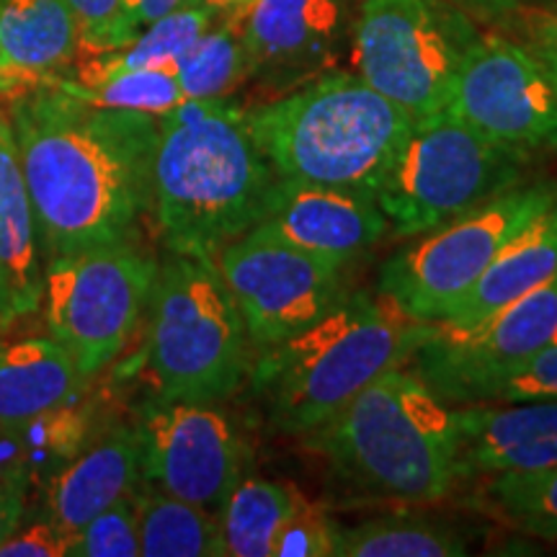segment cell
I'll return each instance as SVG.
<instances>
[{
    "label": "cell",
    "mask_w": 557,
    "mask_h": 557,
    "mask_svg": "<svg viewBox=\"0 0 557 557\" xmlns=\"http://www.w3.org/2000/svg\"><path fill=\"white\" fill-rule=\"evenodd\" d=\"M47 261L135 238L150 212L158 116L75 99L54 78L9 114Z\"/></svg>",
    "instance_id": "6da1fadb"
},
{
    "label": "cell",
    "mask_w": 557,
    "mask_h": 557,
    "mask_svg": "<svg viewBox=\"0 0 557 557\" xmlns=\"http://www.w3.org/2000/svg\"><path fill=\"white\" fill-rule=\"evenodd\" d=\"M271 181L238 103L184 99L158 116L150 214L169 253L214 259L253 227Z\"/></svg>",
    "instance_id": "7a4b0ae2"
},
{
    "label": "cell",
    "mask_w": 557,
    "mask_h": 557,
    "mask_svg": "<svg viewBox=\"0 0 557 557\" xmlns=\"http://www.w3.org/2000/svg\"><path fill=\"white\" fill-rule=\"evenodd\" d=\"M434 325L382 292L344 295L308 329L256 354L250 387L271 429L305 436L382 372L413 361Z\"/></svg>",
    "instance_id": "3957f363"
},
{
    "label": "cell",
    "mask_w": 557,
    "mask_h": 557,
    "mask_svg": "<svg viewBox=\"0 0 557 557\" xmlns=\"http://www.w3.org/2000/svg\"><path fill=\"white\" fill-rule=\"evenodd\" d=\"M305 442L382 498L434 504L459 485L451 408L408 367L382 372Z\"/></svg>",
    "instance_id": "277c9868"
},
{
    "label": "cell",
    "mask_w": 557,
    "mask_h": 557,
    "mask_svg": "<svg viewBox=\"0 0 557 557\" xmlns=\"http://www.w3.org/2000/svg\"><path fill=\"white\" fill-rule=\"evenodd\" d=\"M246 122L276 176L372 197L413 122L359 75L329 73L282 99L246 109Z\"/></svg>",
    "instance_id": "5b68a950"
},
{
    "label": "cell",
    "mask_w": 557,
    "mask_h": 557,
    "mask_svg": "<svg viewBox=\"0 0 557 557\" xmlns=\"http://www.w3.org/2000/svg\"><path fill=\"white\" fill-rule=\"evenodd\" d=\"M148 312L145 361L158 398L220 403L248 380L256 348L214 259L169 253Z\"/></svg>",
    "instance_id": "8992f818"
},
{
    "label": "cell",
    "mask_w": 557,
    "mask_h": 557,
    "mask_svg": "<svg viewBox=\"0 0 557 557\" xmlns=\"http://www.w3.org/2000/svg\"><path fill=\"white\" fill-rule=\"evenodd\" d=\"M524 158L442 111L410 127L372 199L389 233L413 238L517 186Z\"/></svg>",
    "instance_id": "52a82bcc"
},
{
    "label": "cell",
    "mask_w": 557,
    "mask_h": 557,
    "mask_svg": "<svg viewBox=\"0 0 557 557\" xmlns=\"http://www.w3.org/2000/svg\"><path fill=\"white\" fill-rule=\"evenodd\" d=\"M557 201V181L511 186L418 235L380 269V292L421 320H444L504 250Z\"/></svg>",
    "instance_id": "ba28073f"
},
{
    "label": "cell",
    "mask_w": 557,
    "mask_h": 557,
    "mask_svg": "<svg viewBox=\"0 0 557 557\" xmlns=\"http://www.w3.org/2000/svg\"><path fill=\"white\" fill-rule=\"evenodd\" d=\"M158 261L135 238L47 261L41 305L47 333L83 377H96L124 351L148 312Z\"/></svg>",
    "instance_id": "9c48e42d"
},
{
    "label": "cell",
    "mask_w": 557,
    "mask_h": 557,
    "mask_svg": "<svg viewBox=\"0 0 557 557\" xmlns=\"http://www.w3.org/2000/svg\"><path fill=\"white\" fill-rule=\"evenodd\" d=\"M470 39L468 21L438 0H364L354 29L357 75L413 124L431 120L447 109Z\"/></svg>",
    "instance_id": "30bf717a"
},
{
    "label": "cell",
    "mask_w": 557,
    "mask_h": 557,
    "mask_svg": "<svg viewBox=\"0 0 557 557\" xmlns=\"http://www.w3.org/2000/svg\"><path fill=\"white\" fill-rule=\"evenodd\" d=\"M444 114L521 156L557 150V78L521 41L500 34H472Z\"/></svg>",
    "instance_id": "8fae6325"
},
{
    "label": "cell",
    "mask_w": 557,
    "mask_h": 557,
    "mask_svg": "<svg viewBox=\"0 0 557 557\" xmlns=\"http://www.w3.org/2000/svg\"><path fill=\"white\" fill-rule=\"evenodd\" d=\"M557 344V278L465 331L434 325L413 372L444 403H491L542 348Z\"/></svg>",
    "instance_id": "7c38bea8"
},
{
    "label": "cell",
    "mask_w": 557,
    "mask_h": 557,
    "mask_svg": "<svg viewBox=\"0 0 557 557\" xmlns=\"http://www.w3.org/2000/svg\"><path fill=\"white\" fill-rule=\"evenodd\" d=\"M256 354L282 344L346 295L338 267L284 243L243 233L214 256Z\"/></svg>",
    "instance_id": "4fadbf2b"
},
{
    "label": "cell",
    "mask_w": 557,
    "mask_h": 557,
    "mask_svg": "<svg viewBox=\"0 0 557 557\" xmlns=\"http://www.w3.org/2000/svg\"><path fill=\"white\" fill-rule=\"evenodd\" d=\"M139 438L143 480L181 500L218 513L246 468V444L214 403L156 398L132 423Z\"/></svg>",
    "instance_id": "5bb4252c"
},
{
    "label": "cell",
    "mask_w": 557,
    "mask_h": 557,
    "mask_svg": "<svg viewBox=\"0 0 557 557\" xmlns=\"http://www.w3.org/2000/svg\"><path fill=\"white\" fill-rule=\"evenodd\" d=\"M250 230L344 269L385 238L389 222L364 191L278 176Z\"/></svg>",
    "instance_id": "9a60e30c"
},
{
    "label": "cell",
    "mask_w": 557,
    "mask_h": 557,
    "mask_svg": "<svg viewBox=\"0 0 557 557\" xmlns=\"http://www.w3.org/2000/svg\"><path fill=\"white\" fill-rule=\"evenodd\" d=\"M248 75L289 88L318 78L336 60L341 0H248L240 5Z\"/></svg>",
    "instance_id": "2e32d148"
},
{
    "label": "cell",
    "mask_w": 557,
    "mask_h": 557,
    "mask_svg": "<svg viewBox=\"0 0 557 557\" xmlns=\"http://www.w3.org/2000/svg\"><path fill=\"white\" fill-rule=\"evenodd\" d=\"M457 431V478L532 472L557 465V400H517L513 406L451 408Z\"/></svg>",
    "instance_id": "e0dca14e"
},
{
    "label": "cell",
    "mask_w": 557,
    "mask_h": 557,
    "mask_svg": "<svg viewBox=\"0 0 557 557\" xmlns=\"http://www.w3.org/2000/svg\"><path fill=\"white\" fill-rule=\"evenodd\" d=\"M143 480V457L135 426H114L94 444L75 451L47 483L45 513L70 532L86 527L96 513L124 496Z\"/></svg>",
    "instance_id": "ac0fdd59"
},
{
    "label": "cell",
    "mask_w": 557,
    "mask_h": 557,
    "mask_svg": "<svg viewBox=\"0 0 557 557\" xmlns=\"http://www.w3.org/2000/svg\"><path fill=\"white\" fill-rule=\"evenodd\" d=\"M45 287L37 218L21 173L11 122L0 116V323L39 310Z\"/></svg>",
    "instance_id": "d6986e66"
},
{
    "label": "cell",
    "mask_w": 557,
    "mask_h": 557,
    "mask_svg": "<svg viewBox=\"0 0 557 557\" xmlns=\"http://www.w3.org/2000/svg\"><path fill=\"white\" fill-rule=\"evenodd\" d=\"M86 385L70 354L47 336L0 338V434L18 436L65 408Z\"/></svg>",
    "instance_id": "ffe728a7"
},
{
    "label": "cell",
    "mask_w": 557,
    "mask_h": 557,
    "mask_svg": "<svg viewBox=\"0 0 557 557\" xmlns=\"http://www.w3.org/2000/svg\"><path fill=\"white\" fill-rule=\"evenodd\" d=\"M553 278H557V201L493 261L455 310L436 323L455 331L472 329Z\"/></svg>",
    "instance_id": "44dd1931"
},
{
    "label": "cell",
    "mask_w": 557,
    "mask_h": 557,
    "mask_svg": "<svg viewBox=\"0 0 557 557\" xmlns=\"http://www.w3.org/2000/svg\"><path fill=\"white\" fill-rule=\"evenodd\" d=\"M81 29L65 0H0V54L37 78L73 62Z\"/></svg>",
    "instance_id": "7402d4cb"
},
{
    "label": "cell",
    "mask_w": 557,
    "mask_h": 557,
    "mask_svg": "<svg viewBox=\"0 0 557 557\" xmlns=\"http://www.w3.org/2000/svg\"><path fill=\"white\" fill-rule=\"evenodd\" d=\"M132 498L143 557H225L218 513L143 480Z\"/></svg>",
    "instance_id": "603a6c76"
},
{
    "label": "cell",
    "mask_w": 557,
    "mask_h": 557,
    "mask_svg": "<svg viewBox=\"0 0 557 557\" xmlns=\"http://www.w3.org/2000/svg\"><path fill=\"white\" fill-rule=\"evenodd\" d=\"M305 496L297 487L243 475L218 511L225 557H271L274 542Z\"/></svg>",
    "instance_id": "cb8c5ba5"
},
{
    "label": "cell",
    "mask_w": 557,
    "mask_h": 557,
    "mask_svg": "<svg viewBox=\"0 0 557 557\" xmlns=\"http://www.w3.org/2000/svg\"><path fill=\"white\" fill-rule=\"evenodd\" d=\"M214 11L207 5H189L169 16L152 21L120 50L99 52L81 67L78 83L116 70H176L186 50L212 26Z\"/></svg>",
    "instance_id": "d4e9b609"
},
{
    "label": "cell",
    "mask_w": 557,
    "mask_h": 557,
    "mask_svg": "<svg viewBox=\"0 0 557 557\" xmlns=\"http://www.w3.org/2000/svg\"><path fill=\"white\" fill-rule=\"evenodd\" d=\"M475 506L521 534L557 542V465L483 478Z\"/></svg>",
    "instance_id": "484cf974"
},
{
    "label": "cell",
    "mask_w": 557,
    "mask_h": 557,
    "mask_svg": "<svg viewBox=\"0 0 557 557\" xmlns=\"http://www.w3.org/2000/svg\"><path fill=\"white\" fill-rule=\"evenodd\" d=\"M336 557H457L468 545L455 529L423 517H382L338 527Z\"/></svg>",
    "instance_id": "4316f807"
},
{
    "label": "cell",
    "mask_w": 557,
    "mask_h": 557,
    "mask_svg": "<svg viewBox=\"0 0 557 557\" xmlns=\"http://www.w3.org/2000/svg\"><path fill=\"white\" fill-rule=\"evenodd\" d=\"M173 73L184 99H227L230 90L248 78L240 9L230 11L218 29L209 26L176 62Z\"/></svg>",
    "instance_id": "83f0119b"
},
{
    "label": "cell",
    "mask_w": 557,
    "mask_h": 557,
    "mask_svg": "<svg viewBox=\"0 0 557 557\" xmlns=\"http://www.w3.org/2000/svg\"><path fill=\"white\" fill-rule=\"evenodd\" d=\"M75 99L103 109L139 111V114L163 116L184 101L173 70H116L86 83L54 81Z\"/></svg>",
    "instance_id": "f1b7e54d"
},
{
    "label": "cell",
    "mask_w": 557,
    "mask_h": 557,
    "mask_svg": "<svg viewBox=\"0 0 557 557\" xmlns=\"http://www.w3.org/2000/svg\"><path fill=\"white\" fill-rule=\"evenodd\" d=\"M67 557H139L135 498H120L75 529Z\"/></svg>",
    "instance_id": "f546056e"
},
{
    "label": "cell",
    "mask_w": 557,
    "mask_h": 557,
    "mask_svg": "<svg viewBox=\"0 0 557 557\" xmlns=\"http://www.w3.org/2000/svg\"><path fill=\"white\" fill-rule=\"evenodd\" d=\"M81 29V47L94 54L120 50L137 37L124 0H65Z\"/></svg>",
    "instance_id": "4dcf8cb0"
},
{
    "label": "cell",
    "mask_w": 557,
    "mask_h": 557,
    "mask_svg": "<svg viewBox=\"0 0 557 557\" xmlns=\"http://www.w3.org/2000/svg\"><path fill=\"white\" fill-rule=\"evenodd\" d=\"M336 532L338 524L329 511L305 498L278 532L271 557H333Z\"/></svg>",
    "instance_id": "1f68e13d"
},
{
    "label": "cell",
    "mask_w": 557,
    "mask_h": 557,
    "mask_svg": "<svg viewBox=\"0 0 557 557\" xmlns=\"http://www.w3.org/2000/svg\"><path fill=\"white\" fill-rule=\"evenodd\" d=\"M557 400V344L542 348L496 389L491 403Z\"/></svg>",
    "instance_id": "d6a6232c"
},
{
    "label": "cell",
    "mask_w": 557,
    "mask_h": 557,
    "mask_svg": "<svg viewBox=\"0 0 557 557\" xmlns=\"http://www.w3.org/2000/svg\"><path fill=\"white\" fill-rule=\"evenodd\" d=\"M73 532L58 524L50 513L21 521L16 532L0 545V557H67Z\"/></svg>",
    "instance_id": "836d02e7"
},
{
    "label": "cell",
    "mask_w": 557,
    "mask_h": 557,
    "mask_svg": "<svg viewBox=\"0 0 557 557\" xmlns=\"http://www.w3.org/2000/svg\"><path fill=\"white\" fill-rule=\"evenodd\" d=\"M517 13V29L521 45L545 62V67L557 78V11L547 9H521Z\"/></svg>",
    "instance_id": "e575fe53"
},
{
    "label": "cell",
    "mask_w": 557,
    "mask_h": 557,
    "mask_svg": "<svg viewBox=\"0 0 557 557\" xmlns=\"http://www.w3.org/2000/svg\"><path fill=\"white\" fill-rule=\"evenodd\" d=\"M26 511V472L0 470V545L16 532Z\"/></svg>",
    "instance_id": "d590c367"
},
{
    "label": "cell",
    "mask_w": 557,
    "mask_h": 557,
    "mask_svg": "<svg viewBox=\"0 0 557 557\" xmlns=\"http://www.w3.org/2000/svg\"><path fill=\"white\" fill-rule=\"evenodd\" d=\"M189 5H205L201 0H124V9L137 32H143L145 26L152 21L169 16L181 9H189Z\"/></svg>",
    "instance_id": "8d00e7d4"
},
{
    "label": "cell",
    "mask_w": 557,
    "mask_h": 557,
    "mask_svg": "<svg viewBox=\"0 0 557 557\" xmlns=\"http://www.w3.org/2000/svg\"><path fill=\"white\" fill-rule=\"evenodd\" d=\"M47 78H37V75H29L24 73V70L13 67L9 60L0 54V94H13V90H26V88H34L39 86V83H45Z\"/></svg>",
    "instance_id": "74e56055"
},
{
    "label": "cell",
    "mask_w": 557,
    "mask_h": 557,
    "mask_svg": "<svg viewBox=\"0 0 557 557\" xmlns=\"http://www.w3.org/2000/svg\"><path fill=\"white\" fill-rule=\"evenodd\" d=\"M449 3L468 5V9H475L483 13H513L517 9H521L527 0H449Z\"/></svg>",
    "instance_id": "f35d334b"
},
{
    "label": "cell",
    "mask_w": 557,
    "mask_h": 557,
    "mask_svg": "<svg viewBox=\"0 0 557 557\" xmlns=\"http://www.w3.org/2000/svg\"><path fill=\"white\" fill-rule=\"evenodd\" d=\"M201 3H205L207 9H212L214 13H230L240 9V5H246L248 0H201Z\"/></svg>",
    "instance_id": "ab89813d"
}]
</instances>
